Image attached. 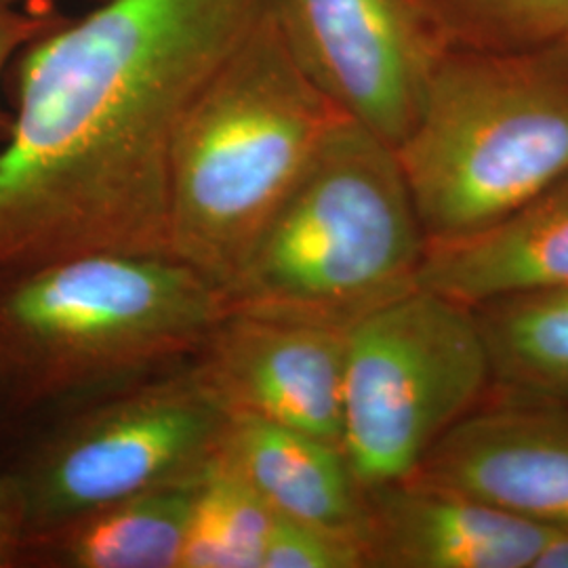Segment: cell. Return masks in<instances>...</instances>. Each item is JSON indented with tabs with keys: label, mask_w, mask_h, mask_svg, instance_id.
<instances>
[{
	"label": "cell",
	"mask_w": 568,
	"mask_h": 568,
	"mask_svg": "<svg viewBox=\"0 0 568 568\" xmlns=\"http://www.w3.org/2000/svg\"><path fill=\"white\" fill-rule=\"evenodd\" d=\"M72 408L9 471L26 537L199 476L215 457L230 419L192 363Z\"/></svg>",
	"instance_id": "cell-7"
},
{
	"label": "cell",
	"mask_w": 568,
	"mask_h": 568,
	"mask_svg": "<svg viewBox=\"0 0 568 568\" xmlns=\"http://www.w3.org/2000/svg\"><path fill=\"white\" fill-rule=\"evenodd\" d=\"M342 119L305 77L265 0L183 116L169 183V255L224 295Z\"/></svg>",
	"instance_id": "cell-3"
},
{
	"label": "cell",
	"mask_w": 568,
	"mask_h": 568,
	"mask_svg": "<svg viewBox=\"0 0 568 568\" xmlns=\"http://www.w3.org/2000/svg\"><path fill=\"white\" fill-rule=\"evenodd\" d=\"M568 532V408L514 398L474 408L408 476Z\"/></svg>",
	"instance_id": "cell-10"
},
{
	"label": "cell",
	"mask_w": 568,
	"mask_h": 568,
	"mask_svg": "<svg viewBox=\"0 0 568 568\" xmlns=\"http://www.w3.org/2000/svg\"><path fill=\"white\" fill-rule=\"evenodd\" d=\"M417 286L467 307L568 288V178L487 230L426 244Z\"/></svg>",
	"instance_id": "cell-12"
},
{
	"label": "cell",
	"mask_w": 568,
	"mask_h": 568,
	"mask_svg": "<svg viewBox=\"0 0 568 568\" xmlns=\"http://www.w3.org/2000/svg\"><path fill=\"white\" fill-rule=\"evenodd\" d=\"M394 152L426 244L506 220L568 178V42L447 49Z\"/></svg>",
	"instance_id": "cell-5"
},
{
	"label": "cell",
	"mask_w": 568,
	"mask_h": 568,
	"mask_svg": "<svg viewBox=\"0 0 568 568\" xmlns=\"http://www.w3.org/2000/svg\"><path fill=\"white\" fill-rule=\"evenodd\" d=\"M532 568H568V532L551 530L539 549Z\"/></svg>",
	"instance_id": "cell-21"
},
{
	"label": "cell",
	"mask_w": 568,
	"mask_h": 568,
	"mask_svg": "<svg viewBox=\"0 0 568 568\" xmlns=\"http://www.w3.org/2000/svg\"><path fill=\"white\" fill-rule=\"evenodd\" d=\"M305 77L394 150L447 51L417 0H272Z\"/></svg>",
	"instance_id": "cell-8"
},
{
	"label": "cell",
	"mask_w": 568,
	"mask_h": 568,
	"mask_svg": "<svg viewBox=\"0 0 568 568\" xmlns=\"http://www.w3.org/2000/svg\"><path fill=\"white\" fill-rule=\"evenodd\" d=\"M215 457L276 516L344 532L365 546V490L344 448L260 417L230 415Z\"/></svg>",
	"instance_id": "cell-13"
},
{
	"label": "cell",
	"mask_w": 568,
	"mask_h": 568,
	"mask_svg": "<svg viewBox=\"0 0 568 568\" xmlns=\"http://www.w3.org/2000/svg\"><path fill=\"white\" fill-rule=\"evenodd\" d=\"M224 295L169 255L91 253L0 278V408L74 406L192 363Z\"/></svg>",
	"instance_id": "cell-2"
},
{
	"label": "cell",
	"mask_w": 568,
	"mask_h": 568,
	"mask_svg": "<svg viewBox=\"0 0 568 568\" xmlns=\"http://www.w3.org/2000/svg\"><path fill=\"white\" fill-rule=\"evenodd\" d=\"M63 18L47 16V13H28L9 4H0V81L9 65V61L20 55L21 49L28 47L34 39L49 32ZM13 126V114L7 112L0 103V142L9 138Z\"/></svg>",
	"instance_id": "cell-19"
},
{
	"label": "cell",
	"mask_w": 568,
	"mask_h": 568,
	"mask_svg": "<svg viewBox=\"0 0 568 568\" xmlns=\"http://www.w3.org/2000/svg\"><path fill=\"white\" fill-rule=\"evenodd\" d=\"M424 255L394 148L342 119L251 244L225 312L345 331L417 288Z\"/></svg>",
	"instance_id": "cell-4"
},
{
	"label": "cell",
	"mask_w": 568,
	"mask_h": 568,
	"mask_svg": "<svg viewBox=\"0 0 568 568\" xmlns=\"http://www.w3.org/2000/svg\"><path fill=\"white\" fill-rule=\"evenodd\" d=\"M365 497L368 568H532L551 532L408 478L365 490Z\"/></svg>",
	"instance_id": "cell-11"
},
{
	"label": "cell",
	"mask_w": 568,
	"mask_h": 568,
	"mask_svg": "<svg viewBox=\"0 0 568 568\" xmlns=\"http://www.w3.org/2000/svg\"><path fill=\"white\" fill-rule=\"evenodd\" d=\"M490 382L474 307L426 288L345 328L344 453L363 490L406 480Z\"/></svg>",
	"instance_id": "cell-6"
},
{
	"label": "cell",
	"mask_w": 568,
	"mask_h": 568,
	"mask_svg": "<svg viewBox=\"0 0 568 568\" xmlns=\"http://www.w3.org/2000/svg\"><path fill=\"white\" fill-rule=\"evenodd\" d=\"M264 2L100 0L21 49L0 278L91 253L169 255L183 116Z\"/></svg>",
	"instance_id": "cell-1"
},
{
	"label": "cell",
	"mask_w": 568,
	"mask_h": 568,
	"mask_svg": "<svg viewBox=\"0 0 568 568\" xmlns=\"http://www.w3.org/2000/svg\"><path fill=\"white\" fill-rule=\"evenodd\" d=\"M26 518L9 471H0V568L23 567Z\"/></svg>",
	"instance_id": "cell-20"
},
{
	"label": "cell",
	"mask_w": 568,
	"mask_h": 568,
	"mask_svg": "<svg viewBox=\"0 0 568 568\" xmlns=\"http://www.w3.org/2000/svg\"><path fill=\"white\" fill-rule=\"evenodd\" d=\"M203 471L28 532L23 567L180 568Z\"/></svg>",
	"instance_id": "cell-14"
},
{
	"label": "cell",
	"mask_w": 568,
	"mask_h": 568,
	"mask_svg": "<svg viewBox=\"0 0 568 568\" xmlns=\"http://www.w3.org/2000/svg\"><path fill=\"white\" fill-rule=\"evenodd\" d=\"M474 312L490 379L514 398L568 408V288L511 295Z\"/></svg>",
	"instance_id": "cell-15"
},
{
	"label": "cell",
	"mask_w": 568,
	"mask_h": 568,
	"mask_svg": "<svg viewBox=\"0 0 568 568\" xmlns=\"http://www.w3.org/2000/svg\"><path fill=\"white\" fill-rule=\"evenodd\" d=\"M262 568H368V560L349 535L276 516Z\"/></svg>",
	"instance_id": "cell-18"
},
{
	"label": "cell",
	"mask_w": 568,
	"mask_h": 568,
	"mask_svg": "<svg viewBox=\"0 0 568 568\" xmlns=\"http://www.w3.org/2000/svg\"><path fill=\"white\" fill-rule=\"evenodd\" d=\"M16 2H21V0H0V4H9V7H13Z\"/></svg>",
	"instance_id": "cell-22"
},
{
	"label": "cell",
	"mask_w": 568,
	"mask_h": 568,
	"mask_svg": "<svg viewBox=\"0 0 568 568\" xmlns=\"http://www.w3.org/2000/svg\"><path fill=\"white\" fill-rule=\"evenodd\" d=\"M447 49L508 51L568 42V0H417Z\"/></svg>",
	"instance_id": "cell-17"
},
{
	"label": "cell",
	"mask_w": 568,
	"mask_h": 568,
	"mask_svg": "<svg viewBox=\"0 0 568 568\" xmlns=\"http://www.w3.org/2000/svg\"><path fill=\"white\" fill-rule=\"evenodd\" d=\"M276 514L213 457L187 520L180 568H262Z\"/></svg>",
	"instance_id": "cell-16"
},
{
	"label": "cell",
	"mask_w": 568,
	"mask_h": 568,
	"mask_svg": "<svg viewBox=\"0 0 568 568\" xmlns=\"http://www.w3.org/2000/svg\"><path fill=\"white\" fill-rule=\"evenodd\" d=\"M192 365L230 415L344 445V328L225 312Z\"/></svg>",
	"instance_id": "cell-9"
}]
</instances>
